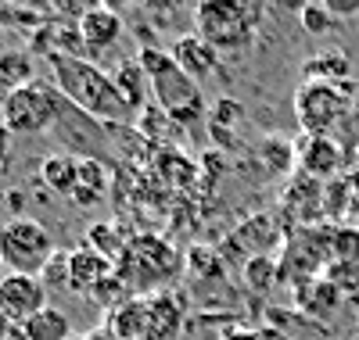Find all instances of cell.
<instances>
[{
	"mask_svg": "<svg viewBox=\"0 0 359 340\" xmlns=\"http://www.w3.org/2000/svg\"><path fill=\"white\" fill-rule=\"evenodd\" d=\"M50 79H54L57 94L97 122H130L137 115L126 104V97L118 94L111 72H104L97 61H90L83 54L54 50L50 54Z\"/></svg>",
	"mask_w": 359,
	"mask_h": 340,
	"instance_id": "6da1fadb",
	"label": "cell"
},
{
	"mask_svg": "<svg viewBox=\"0 0 359 340\" xmlns=\"http://www.w3.org/2000/svg\"><path fill=\"white\" fill-rule=\"evenodd\" d=\"M137 61L147 76V86H151V97H155L158 111L169 122H176V126H198L205 118L201 86L176 65L172 54L158 50V47H140Z\"/></svg>",
	"mask_w": 359,
	"mask_h": 340,
	"instance_id": "7a4b0ae2",
	"label": "cell"
},
{
	"mask_svg": "<svg viewBox=\"0 0 359 340\" xmlns=\"http://www.w3.org/2000/svg\"><path fill=\"white\" fill-rule=\"evenodd\" d=\"M115 272L130 287L133 297H151L180 272V255L169 240L155 233H140V236H130L123 258L115 262Z\"/></svg>",
	"mask_w": 359,
	"mask_h": 340,
	"instance_id": "3957f363",
	"label": "cell"
},
{
	"mask_svg": "<svg viewBox=\"0 0 359 340\" xmlns=\"http://www.w3.org/2000/svg\"><path fill=\"white\" fill-rule=\"evenodd\" d=\"M352 83H309L294 90V118L306 136H334V129L352 111Z\"/></svg>",
	"mask_w": 359,
	"mask_h": 340,
	"instance_id": "277c9868",
	"label": "cell"
},
{
	"mask_svg": "<svg viewBox=\"0 0 359 340\" xmlns=\"http://www.w3.org/2000/svg\"><path fill=\"white\" fill-rule=\"evenodd\" d=\"M54 236L43 222L15 215L11 222L0 226V265L8 272H22V276H40L47 269V262L54 258Z\"/></svg>",
	"mask_w": 359,
	"mask_h": 340,
	"instance_id": "5b68a950",
	"label": "cell"
},
{
	"mask_svg": "<svg viewBox=\"0 0 359 340\" xmlns=\"http://www.w3.org/2000/svg\"><path fill=\"white\" fill-rule=\"evenodd\" d=\"M57 115H62V94L36 79L18 90H8L4 101H0V122L18 136H33V133L50 129Z\"/></svg>",
	"mask_w": 359,
	"mask_h": 340,
	"instance_id": "8992f818",
	"label": "cell"
},
{
	"mask_svg": "<svg viewBox=\"0 0 359 340\" xmlns=\"http://www.w3.org/2000/svg\"><path fill=\"white\" fill-rule=\"evenodd\" d=\"M262 8L255 4H237V0H212V4H201L194 11L198 22V36L205 43H212L216 50H245L255 36V25H259Z\"/></svg>",
	"mask_w": 359,
	"mask_h": 340,
	"instance_id": "52a82bcc",
	"label": "cell"
},
{
	"mask_svg": "<svg viewBox=\"0 0 359 340\" xmlns=\"http://www.w3.org/2000/svg\"><path fill=\"white\" fill-rule=\"evenodd\" d=\"M47 301V283L40 276H22V272H4L0 276V316L11 326H25L36 312H43Z\"/></svg>",
	"mask_w": 359,
	"mask_h": 340,
	"instance_id": "ba28073f",
	"label": "cell"
},
{
	"mask_svg": "<svg viewBox=\"0 0 359 340\" xmlns=\"http://www.w3.org/2000/svg\"><path fill=\"white\" fill-rule=\"evenodd\" d=\"M123 29H126V25H123V18H118V11H115V8H104V4L86 8V11L79 15V22H76L79 47H83L86 57L108 54L118 40H123Z\"/></svg>",
	"mask_w": 359,
	"mask_h": 340,
	"instance_id": "9c48e42d",
	"label": "cell"
},
{
	"mask_svg": "<svg viewBox=\"0 0 359 340\" xmlns=\"http://www.w3.org/2000/svg\"><path fill=\"white\" fill-rule=\"evenodd\" d=\"M294 165L309 179H334L345 165V154L334 136H298L294 140Z\"/></svg>",
	"mask_w": 359,
	"mask_h": 340,
	"instance_id": "30bf717a",
	"label": "cell"
},
{
	"mask_svg": "<svg viewBox=\"0 0 359 340\" xmlns=\"http://www.w3.org/2000/svg\"><path fill=\"white\" fill-rule=\"evenodd\" d=\"M111 272H115V265L104 255H97L94 247L83 243V247H76V251H69V290L72 294L90 297Z\"/></svg>",
	"mask_w": 359,
	"mask_h": 340,
	"instance_id": "8fae6325",
	"label": "cell"
},
{
	"mask_svg": "<svg viewBox=\"0 0 359 340\" xmlns=\"http://www.w3.org/2000/svg\"><path fill=\"white\" fill-rule=\"evenodd\" d=\"M169 54H172V61H176V65L184 69L194 83H201V79H208V76H216V69H219V50H216L212 43H205L198 33L176 36L172 47H169Z\"/></svg>",
	"mask_w": 359,
	"mask_h": 340,
	"instance_id": "7c38bea8",
	"label": "cell"
},
{
	"mask_svg": "<svg viewBox=\"0 0 359 340\" xmlns=\"http://www.w3.org/2000/svg\"><path fill=\"white\" fill-rule=\"evenodd\" d=\"M180 323H184V316H180V304L169 294L147 297V333H144V340H176Z\"/></svg>",
	"mask_w": 359,
	"mask_h": 340,
	"instance_id": "4fadbf2b",
	"label": "cell"
},
{
	"mask_svg": "<svg viewBox=\"0 0 359 340\" xmlns=\"http://www.w3.org/2000/svg\"><path fill=\"white\" fill-rule=\"evenodd\" d=\"M237 240L245 243V255L262 258V255H269V251L280 243V229H277V222H273V215L259 211V215H252V219L241 222V229H237Z\"/></svg>",
	"mask_w": 359,
	"mask_h": 340,
	"instance_id": "5bb4252c",
	"label": "cell"
},
{
	"mask_svg": "<svg viewBox=\"0 0 359 340\" xmlns=\"http://www.w3.org/2000/svg\"><path fill=\"white\" fill-rule=\"evenodd\" d=\"M108 330L118 340H144L147 333V297H130L108 312Z\"/></svg>",
	"mask_w": 359,
	"mask_h": 340,
	"instance_id": "9a60e30c",
	"label": "cell"
},
{
	"mask_svg": "<svg viewBox=\"0 0 359 340\" xmlns=\"http://www.w3.org/2000/svg\"><path fill=\"white\" fill-rule=\"evenodd\" d=\"M22 337L25 340H69L72 337V319L57 304H47L43 312H36L22 326Z\"/></svg>",
	"mask_w": 359,
	"mask_h": 340,
	"instance_id": "2e32d148",
	"label": "cell"
},
{
	"mask_svg": "<svg viewBox=\"0 0 359 340\" xmlns=\"http://www.w3.org/2000/svg\"><path fill=\"white\" fill-rule=\"evenodd\" d=\"M348 76H352V65L341 50H323V54L309 57L302 69V79H309V83H348Z\"/></svg>",
	"mask_w": 359,
	"mask_h": 340,
	"instance_id": "e0dca14e",
	"label": "cell"
},
{
	"mask_svg": "<svg viewBox=\"0 0 359 340\" xmlns=\"http://www.w3.org/2000/svg\"><path fill=\"white\" fill-rule=\"evenodd\" d=\"M40 172H43V183L54 194L72 197L76 183H79V162L76 158H69V154H50V158L40 165Z\"/></svg>",
	"mask_w": 359,
	"mask_h": 340,
	"instance_id": "ac0fdd59",
	"label": "cell"
},
{
	"mask_svg": "<svg viewBox=\"0 0 359 340\" xmlns=\"http://www.w3.org/2000/svg\"><path fill=\"white\" fill-rule=\"evenodd\" d=\"M298 287H302V290H298V304H302L306 312H313V316L334 312L338 301H341V287L331 283V280H306Z\"/></svg>",
	"mask_w": 359,
	"mask_h": 340,
	"instance_id": "d6986e66",
	"label": "cell"
},
{
	"mask_svg": "<svg viewBox=\"0 0 359 340\" xmlns=\"http://www.w3.org/2000/svg\"><path fill=\"white\" fill-rule=\"evenodd\" d=\"M126 243H130V233L118 229L115 222H94V226H90V233H86V247H94V251L104 255L111 265L123 258Z\"/></svg>",
	"mask_w": 359,
	"mask_h": 340,
	"instance_id": "ffe728a7",
	"label": "cell"
},
{
	"mask_svg": "<svg viewBox=\"0 0 359 340\" xmlns=\"http://www.w3.org/2000/svg\"><path fill=\"white\" fill-rule=\"evenodd\" d=\"M111 79H115V86H118V94L126 97V104H130L133 111H140L147 90H151V86H147L144 69H140V61H123V65L111 72Z\"/></svg>",
	"mask_w": 359,
	"mask_h": 340,
	"instance_id": "44dd1931",
	"label": "cell"
},
{
	"mask_svg": "<svg viewBox=\"0 0 359 340\" xmlns=\"http://www.w3.org/2000/svg\"><path fill=\"white\" fill-rule=\"evenodd\" d=\"M104 194V169L101 162L94 158H83L79 162V183H76V190H72V201L79 208H90V204H97Z\"/></svg>",
	"mask_w": 359,
	"mask_h": 340,
	"instance_id": "7402d4cb",
	"label": "cell"
},
{
	"mask_svg": "<svg viewBox=\"0 0 359 340\" xmlns=\"http://www.w3.org/2000/svg\"><path fill=\"white\" fill-rule=\"evenodd\" d=\"M277 280H280V262L277 258L262 255V258H248L245 262V283L252 290H273Z\"/></svg>",
	"mask_w": 359,
	"mask_h": 340,
	"instance_id": "603a6c76",
	"label": "cell"
},
{
	"mask_svg": "<svg viewBox=\"0 0 359 340\" xmlns=\"http://www.w3.org/2000/svg\"><path fill=\"white\" fill-rule=\"evenodd\" d=\"M259 158L266 165V172H291L294 165V143L287 140H262L259 143Z\"/></svg>",
	"mask_w": 359,
	"mask_h": 340,
	"instance_id": "cb8c5ba5",
	"label": "cell"
},
{
	"mask_svg": "<svg viewBox=\"0 0 359 340\" xmlns=\"http://www.w3.org/2000/svg\"><path fill=\"white\" fill-rule=\"evenodd\" d=\"M0 83L11 86V90L33 83V61H29L25 54H4L0 57Z\"/></svg>",
	"mask_w": 359,
	"mask_h": 340,
	"instance_id": "d4e9b609",
	"label": "cell"
},
{
	"mask_svg": "<svg viewBox=\"0 0 359 340\" xmlns=\"http://www.w3.org/2000/svg\"><path fill=\"white\" fill-rule=\"evenodd\" d=\"M298 22H302V29L309 36H323V33H331L334 29V15L327 11V4H302L298 8Z\"/></svg>",
	"mask_w": 359,
	"mask_h": 340,
	"instance_id": "484cf974",
	"label": "cell"
},
{
	"mask_svg": "<svg viewBox=\"0 0 359 340\" xmlns=\"http://www.w3.org/2000/svg\"><path fill=\"white\" fill-rule=\"evenodd\" d=\"M40 280L47 283V290H69V251H57L40 272Z\"/></svg>",
	"mask_w": 359,
	"mask_h": 340,
	"instance_id": "4316f807",
	"label": "cell"
},
{
	"mask_svg": "<svg viewBox=\"0 0 359 340\" xmlns=\"http://www.w3.org/2000/svg\"><path fill=\"white\" fill-rule=\"evenodd\" d=\"M327 11L334 18H352L359 15V0H327Z\"/></svg>",
	"mask_w": 359,
	"mask_h": 340,
	"instance_id": "83f0119b",
	"label": "cell"
},
{
	"mask_svg": "<svg viewBox=\"0 0 359 340\" xmlns=\"http://www.w3.org/2000/svg\"><path fill=\"white\" fill-rule=\"evenodd\" d=\"M11 136H15V133L4 126V122H0V165L11 158Z\"/></svg>",
	"mask_w": 359,
	"mask_h": 340,
	"instance_id": "f1b7e54d",
	"label": "cell"
},
{
	"mask_svg": "<svg viewBox=\"0 0 359 340\" xmlns=\"http://www.w3.org/2000/svg\"><path fill=\"white\" fill-rule=\"evenodd\" d=\"M83 340H118V337H115V333H111L108 326H97V330H90V333H86Z\"/></svg>",
	"mask_w": 359,
	"mask_h": 340,
	"instance_id": "f546056e",
	"label": "cell"
},
{
	"mask_svg": "<svg viewBox=\"0 0 359 340\" xmlns=\"http://www.w3.org/2000/svg\"><path fill=\"white\" fill-rule=\"evenodd\" d=\"M11 330H15V326H11L4 316H0V340H8V337H11Z\"/></svg>",
	"mask_w": 359,
	"mask_h": 340,
	"instance_id": "4dcf8cb0",
	"label": "cell"
}]
</instances>
